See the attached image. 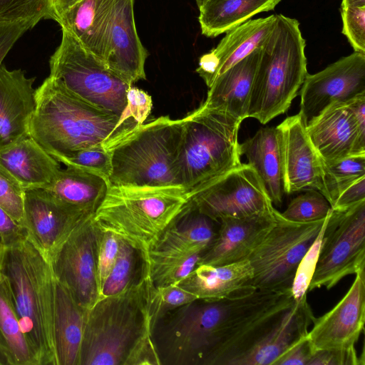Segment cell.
Here are the masks:
<instances>
[{"label":"cell","instance_id":"cell-1","mask_svg":"<svg viewBox=\"0 0 365 365\" xmlns=\"http://www.w3.org/2000/svg\"><path fill=\"white\" fill-rule=\"evenodd\" d=\"M153 287L144 261L136 282L87 310L79 365H160L152 340Z\"/></svg>","mask_w":365,"mask_h":365},{"label":"cell","instance_id":"cell-2","mask_svg":"<svg viewBox=\"0 0 365 365\" xmlns=\"http://www.w3.org/2000/svg\"><path fill=\"white\" fill-rule=\"evenodd\" d=\"M140 125L133 118L125 119L87 104L49 76L36 89L29 134L58 161L93 146L109 150Z\"/></svg>","mask_w":365,"mask_h":365},{"label":"cell","instance_id":"cell-3","mask_svg":"<svg viewBox=\"0 0 365 365\" xmlns=\"http://www.w3.org/2000/svg\"><path fill=\"white\" fill-rule=\"evenodd\" d=\"M244 289L214 302L196 299L167 312L152 327L160 365H205L220 340L261 300Z\"/></svg>","mask_w":365,"mask_h":365},{"label":"cell","instance_id":"cell-4","mask_svg":"<svg viewBox=\"0 0 365 365\" xmlns=\"http://www.w3.org/2000/svg\"><path fill=\"white\" fill-rule=\"evenodd\" d=\"M6 277L20 327L37 365H57L53 339L54 276L48 257L28 236L1 247Z\"/></svg>","mask_w":365,"mask_h":365},{"label":"cell","instance_id":"cell-5","mask_svg":"<svg viewBox=\"0 0 365 365\" xmlns=\"http://www.w3.org/2000/svg\"><path fill=\"white\" fill-rule=\"evenodd\" d=\"M182 133V119L145 120L109 149V186L183 189L178 171Z\"/></svg>","mask_w":365,"mask_h":365},{"label":"cell","instance_id":"cell-6","mask_svg":"<svg viewBox=\"0 0 365 365\" xmlns=\"http://www.w3.org/2000/svg\"><path fill=\"white\" fill-rule=\"evenodd\" d=\"M305 46L299 21L277 14L275 25L260 47L248 118L266 124L289 109L308 73Z\"/></svg>","mask_w":365,"mask_h":365},{"label":"cell","instance_id":"cell-7","mask_svg":"<svg viewBox=\"0 0 365 365\" xmlns=\"http://www.w3.org/2000/svg\"><path fill=\"white\" fill-rule=\"evenodd\" d=\"M181 188H137L109 186L93 220L145 257L188 202Z\"/></svg>","mask_w":365,"mask_h":365},{"label":"cell","instance_id":"cell-8","mask_svg":"<svg viewBox=\"0 0 365 365\" xmlns=\"http://www.w3.org/2000/svg\"><path fill=\"white\" fill-rule=\"evenodd\" d=\"M241 123L200 107L182 118L178 171L187 195L241 164L238 143Z\"/></svg>","mask_w":365,"mask_h":365},{"label":"cell","instance_id":"cell-9","mask_svg":"<svg viewBox=\"0 0 365 365\" xmlns=\"http://www.w3.org/2000/svg\"><path fill=\"white\" fill-rule=\"evenodd\" d=\"M61 30V43L49 60V76L81 101L122 117L133 86L111 72L70 33Z\"/></svg>","mask_w":365,"mask_h":365},{"label":"cell","instance_id":"cell-10","mask_svg":"<svg viewBox=\"0 0 365 365\" xmlns=\"http://www.w3.org/2000/svg\"><path fill=\"white\" fill-rule=\"evenodd\" d=\"M274 216V225L247 259L253 269L249 287L270 292L292 291L299 264L329 215L308 222L287 220L276 209Z\"/></svg>","mask_w":365,"mask_h":365},{"label":"cell","instance_id":"cell-11","mask_svg":"<svg viewBox=\"0 0 365 365\" xmlns=\"http://www.w3.org/2000/svg\"><path fill=\"white\" fill-rule=\"evenodd\" d=\"M365 268V200L330 211L308 292L330 289Z\"/></svg>","mask_w":365,"mask_h":365},{"label":"cell","instance_id":"cell-12","mask_svg":"<svg viewBox=\"0 0 365 365\" xmlns=\"http://www.w3.org/2000/svg\"><path fill=\"white\" fill-rule=\"evenodd\" d=\"M187 197L200 212L218 224L225 218L249 217L274 208L259 177L248 163L214 178Z\"/></svg>","mask_w":365,"mask_h":365},{"label":"cell","instance_id":"cell-13","mask_svg":"<svg viewBox=\"0 0 365 365\" xmlns=\"http://www.w3.org/2000/svg\"><path fill=\"white\" fill-rule=\"evenodd\" d=\"M93 216L79 224L49 258L54 277L86 311L99 298L96 267L103 231Z\"/></svg>","mask_w":365,"mask_h":365},{"label":"cell","instance_id":"cell-14","mask_svg":"<svg viewBox=\"0 0 365 365\" xmlns=\"http://www.w3.org/2000/svg\"><path fill=\"white\" fill-rule=\"evenodd\" d=\"M307 131L323 161L365 155V100L331 104L307 122Z\"/></svg>","mask_w":365,"mask_h":365},{"label":"cell","instance_id":"cell-15","mask_svg":"<svg viewBox=\"0 0 365 365\" xmlns=\"http://www.w3.org/2000/svg\"><path fill=\"white\" fill-rule=\"evenodd\" d=\"M300 111L307 121L334 103L365 94V53L355 52L324 69L307 73L299 89Z\"/></svg>","mask_w":365,"mask_h":365},{"label":"cell","instance_id":"cell-16","mask_svg":"<svg viewBox=\"0 0 365 365\" xmlns=\"http://www.w3.org/2000/svg\"><path fill=\"white\" fill-rule=\"evenodd\" d=\"M349 289L328 312L315 317L307 338L313 351L355 349L365 322V271L358 272Z\"/></svg>","mask_w":365,"mask_h":365},{"label":"cell","instance_id":"cell-17","mask_svg":"<svg viewBox=\"0 0 365 365\" xmlns=\"http://www.w3.org/2000/svg\"><path fill=\"white\" fill-rule=\"evenodd\" d=\"M93 215L61 201L46 189L25 190L24 225L48 259L76 227Z\"/></svg>","mask_w":365,"mask_h":365},{"label":"cell","instance_id":"cell-18","mask_svg":"<svg viewBox=\"0 0 365 365\" xmlns=\"http://www.w3.org/2000/svg\"><path fill=\"white\" fill-rule=\"evenodd\" d=\"M300 113L287 117L277 128L281 136L284 191L317 190L325 197L323 160L307 131Z\"/></svg>","mask_w":365,"mask_h":365},{"label":"cell","instance_id":"cell-19","mask_svg":"<svg viewBox=\"0 0 365 365\" xmlns=\"http://www.w3.org/2000/svg\"><path fill=\"white\" fill-rule=\"evenodd\" d=\"M148 56L136 30L134 0H114L104 65L133 86L146 78L145 63Z\"/></svg>","mask_w":365,"mask_h":365},{"label":"cell","instance_id":"cell-20","mask_svg":"<svg viewBox=\"0 0 365 365\" xmlns=\"http://www.w3.org/2000/svg\"><path fill=\"white\" fill-rule=\"evenodd\" d=\"M274 210L245 217L219 222V229L197 264L219 266L247 259L275 222Z\"/></svg>","mask_w":365,"mask_h":365},{"label":"cell","instance_id":"cell-21","mask_svg":"<svg viewBox=\"0 0 365 365\" xmlns=\"http://www.w3.org/2000/svg\"><path fill=\"white\" fill-rule=\"evenodd\" d=\"M277 14L250 19L226 32L215 48L202 55L196 72L208 88L217 76L260 48L272 31Z\"/></svg>","mask_w":365,"mask_h":365},{"label":"cell","instance_id":"cell-22","mask_svg":"<svg viewBox=\"0 0 365 365\" xmlns=\"http://www.w3.org/2000/svg\"><path fill=\"white\" fill-rule=\"evenodd\" d=\"M35 78L0 66V150L29 134L36 109Z\"/></svg>","mask_w":365,"mask_h":365},{"label":"cell","instance_id":"cell-23","mask_svg":"<svg viewBox=\"0 0 365 365\" xmlns=\"http://www.w3.org/2000/svg\"><path fill=\"white\" fill-rule=\"evenodd\" d=\"M314 317L307 294L294 300L274 322L240 365H273L286 351L307 336Z\"/></svg>","mask_w":365,"mask_h":365},{"label":"cell","instance_id":"cell-24","mask_svg":"<svg viewBox=\"0 0 365 365\" xmlns=\"http://www.w3.org/2000/svg\"><path fill=\"white\" fill-rule=\"evenodd\" d=\"M260 48L216 78L200 106L242 121L248 118L250 99Z\"/></svg>","mask_w":365,"mask_h":365},{"label":"cell","instance_id":"cell-25","mask_svg":"<svg viewBox=\"0 0 365 365\" xmlns=\"http://www.w3.org/2000/svg\"><path fill=\"white\" fill-rule=\"evenodd\" d=\"M114 0H81L56 21L88 52L103 63Z\"/></svg>","mask_w":365,"mask_h":365},{"label":"cell","instance_id":"cell-26","mask_svg":"<svg viewBox=\"0 0 365 365\" xmlns=\"http://www.w3.org/2000/svg\"><path fill=\"white\" fill-rule=\"evenodd\" d=\"M0 164L25 190L48 187L61 168L30 134L1 150Z\"/></svg>","mask_w":365,"mask_h":365},{"label":"cell","instance_id":"cell-27","mask_svg":"<svg viewBox=\"0 0 365 365\" xmlns=\"http://www.w3.org/2000/svg\"><path fill=\"white\" fill-rule=\"evenodd\" d=\"M253 269L248 259L219 266L197 264L178 284L197 299L214 302L250 288Z\"/></svg>","mask_w":365,"mask_h":365},{"label":"cell","instance_id":"cell-28","mask_svg":"<svg viewBox=\"0 0 365 365\" xmlns=\"http://www.w3.org/2000/svg\"><path fill=\"white\" fill-rule=\"evenodd\" d=\"M240 151L257 173L272 204L281 205L284 191L281 136L277 126L260 128L240 144Z\"/></svg>","mask_w":365,"mask_h":365},{"label":"cell","instance_id":"cell-29","mask_svg":"<svg viewBox=\"0 0 365 365\" xmlns=\"http://www.w3.org/2000/svg\"><path fill=\"white\" fill-rule=\"evenodd\" d=\"M86 312L54 277L53 328L57 365H79Z\"/></svg>","mask_w":365,"mask_h":365},{"label":"cell","instance_id":"cell-30","mask_svg":"<svg viewBox=\"0 0 365 365\" xmlns=\"http://www.w3.org/2000/svg\"><path fill=\"white\" fill-rule=\"evenodd\" d=\"M215 222L200 212L188 200L183 210L151 250L185 254L202 253L216 235Z\"/></svg>","mask_w":365,"mask_h":365},{"label":"cell","instance_id":"cell-31","mask_svg":"<svg viewBox=\"0 0 365 365\" xmlns=\"http://www.w3.org/2000/svg\"><path fill=\"white\" fill-rule=\"evenodd\" d=\"M108 187V181L101 176L66 166L65 169L60 168L52 183L43 189L70 205L94 214Z\"/></svg>","mask_w":365,"mask_h":365},{"label":"cell","instance_id":"cell-32","mask_svg":"<svg viewBox=\"0 0 365 365\" xmlns=\"http://www.w3.org/2000/svg\"><path fill=\"white\" fill-rule=\"evenodd\" d=\"M281 0H206L198 9L202 35L214 38L261 12L273 10Z\"/></svg>","mask_w":365,"mask_h":365},{"label":"cell","instance_id":"cell-33","mask_svg":"<svg viewBox=\"0 0 365 365\" xmlns=\"http://www.w3.org/2000/svg\"><path fill=\"white\" fill-rule=\"evenodd\" d=\"M0 336L11 365H37L21 331L6 277L0 269Z\"/></svg>","mask_w":365,"mask_h":365},{"label":"cell","instance_id":"cell-34","mask_svg":"<svg viewBox=\"0 0 365 365\" xmlns=\"http://www.w3.org/2000/svg\"><path fill=\"white\" fill-rule=\"evenodd\" d=\"M201 254L150 250L143 258L150 280L158 288L176 284L185 278L197 265Z\"/></svg>","mask_w":365,"mask_h":365},{"label":"cell","instance_id":"cell-35","mask_svg":"<svg viewBox=\"0 0 365 365\" xmlns=\"http://www.w3.org/2000/svg\"><path fill=\"white\" fill-rule=\"evenodd\" d=\"M143 270L144 259L141 252L120 238L117 259L98 299L115 294L136 282L142 277Z\"/></svg>","mask_w":365,"mask_h":365},{"label":"cell","instance_id":"cell-36","mask_svg":"<svg viewBox=\"0 0 365 365\" xmlns=\"http://www.w3.org/2000/svg\"><path fill=\"white\" fill-rule=\"evenodd\" d=\"M323 170L325 197L331 206L341 191L365 176V155L323 161Z\"/></svg>","mask_w":365,"mask_h":365},{"label":"cell","instance_id":"cell-37","mask_svg":"<svg viewBox=\"0 0 365 365\" xmlns=\"http://www.w3.org/2000/svg\"><path fill=\"white\" fill-rule=\"evenodd\" d=\"M331 210L330 203L322 194L317 190H307L294 197L280 213L287 220L308 222L325 218Z\"/></svg>","mask_w":365,"mask_h":365},{"label":"cell","instance_id":"cell-38","mask_svg":"<svg viewBox=\"0 0 365 365\" xmlns=\"http://www.w3.org/2000/svg\"><path fill=\"white\" fill-rule=\"evenodd\" d=\"M53 19L52 0H1L0 22Z\"/></svg>","mask_w":365,"mask_h":365},{"label":"cell","instance_id":"cell-39","mask_svg":"<svg viewBox=\"0 0 365 365\" xmlns=\"http://www.w3.org/2000/svg\"><path fill=\"white\" fill-rule=\"evenodd\" d=\"M58 162L66 166L100 175L108 182L111 173V158L109 150L103 146H93L74 151L61 158Z\"/></svg>","mask_w":365,"mask_h":365},{"label":"cell","instance_id":"cell-40","mask_svg":"<svg viewBox=\"0 0 365 365\" xmlns=\"http://www.w3.org/2000/svg\"><path fill=\"white\" fill-rule=\"evenodd\" d=\"M25 190L0 164V207L24 226Z\"/></svg>","mask_w":365,"mask_h":365},{"label":"cell","instance_id":"cell-41","mask_svg":"<svg viewBox=\"0 0 365 365\" xmlns=\"http://www.w3.org/2000/svg\"><path fill=\"white\" fill-rule=\"evenodd\" d=\"M197 299L190 292L178 284L153 287L150 299L152 327L155 321L168 311Z\"/></svg>","mask_w":365,"mask_h":365},{"label":"cell","instance_id":"cell-42","mask_svg":"<svg viewBox=\"0 0 365 365\" xmlns=\"http://www.w3.org/2000/svg\"><path fill=\"white\" fill-rule=\"evenodd\" d=\"M342 34L355 52L365 53V6L341 8Z\"/></svg>","mask_w":365,"mask_h":365},{"label":"cell","instance_id":"cell-43","mask_svg":"<svg viewBox=\"0 0 365 365\" xmlns=\"http://www.w3.org/2000/svg\"><path fill=\"white\" fill-rule=\"evenodd\" d=\"M328 218L317 239L302 258L297 268L292 287V293L294 299L296 300L301 299L308 292V287L317 264L322 238Z\"/></svg>","mask_w":365,"mask_h":365},{"label":"cell","instance_id":"cell-44","mask_svg":"<svg viewBox=\"0 0 365 365\" xmlns=\"http://www.w3.org/2000/svg\"><path fill=\"white\" fill-rule=\"evenodd\" d=\"M120 238L110 232L103 231L97 255L96 277L100 293L110 274L119 250Z\"/></svg>","mask_w":365,"mask_h":365},{"label":"cell","instance_id":"cell-45","mask_svg":"<svg viewBox=\"0 0 365 365\" xmlns=\"http://www.w3.org/2000/svg\"><path fill=\"white\" fill-rule=\"evenodd\" d=\"M35 26V23L31 20L0 22V66L19 38Z\"/></svg>","mask_w":365,"mask_h":365},{"label":"cell","instance_id":"cell-46","mask_svg":"<svg viewBox=\"0 0 365 365\" xmlns=\"http://www.w3.org/2000/svg\"><path fill=\"white\" fill-rule=\"evenodd\" d=\"M151 108V96L143 90L131 86L127 93L125 113L141 125L150 115Z\"/></svg>","mask_w":365,"mask_h":365},{"label":"cell","instance_id":"cell-47","mask_svg":"<svg viewBox=\"0 0 365 365\" xmlns=\"http://www.w3.org/2000/svg\"><path fill=\"white\" fill-rule=\"evenodd\" d=\"M355 349L346 351L317 350L313 352L308 365L362 364Z\"/></svg>","mask_w":365,"mask_h":365},{"label":"cell","instance_id":"cell-48","mask_svg":"<svg viewBox=\"0 0 365 365\" xmlns=\"http://www.w3.org/2000/svg\"><path fill=\"white\" fill-rule=\"evenodd\" d=\"M29 236L25 226L14 220L0 207V243L4 247L14 246Z\"/></svg>","mask_w":365,"mask_h":365},{"label":"cell","instance_id":"cell-49","mask_svg":"<svg viewBox=\"0 0 365 365\" xmlns=\"http://www.w3.org/2000/svg\"><path fill=\"white\" fill-rule=\"evenodd\" d=\"M363 200H365V176L341 191L332 204L331 209L344 210Z\"/></svg>","mask_w":365,"mask_h":365},{"label":"cell","instance_id":"cell-50","mask_svg":"<svg viewBox=\"0 0 365 365\" xmlns=\"http://www.w3.org/2000/svg\"><path fill=\"white\" fill-rule=\"evenodd\" d=\"M313 352L307 336L286 351L273 365H308Z\"/></svg>","mask_w":365,"mask_h":365},{"label":"cell","instance_id":"cell-51","mask_svg":"<svg viewBox=\"0 0 365 365\" xmlns=\"http://www.w3.org/2000/svg\"><path fill=\"white\" fill-rule=\"evenodd\" d=\"M81 0H52V11L53 20L56 21L58 16Z\"/></svg>","mask_w":365,"mask_h":365},{"label":"cell","instance_id":"cell-52","mask_svg":"<svg viewBox=\"0 0 365 365\" xmlns=\"http://www.w3.org/2000/svg\"><path fill=\"white\" fill-rule=\"evenodd\" d=\"M0 365H11L5 344L0 336Z\"/></svg>","mask_w":365,"mask_h":365},{"label":"cell","instance_id":"cell-53","mask_svg":"<svg viewBox=\"0 0 365 365\" xmlns=\"http://www.w3.org/2000/svg\"><path fill=\"white\" fill-rule=\"evenodd\" d=\"M347 6H365V0H342L341 8Z\"/></svg>","mask_w":365,"mask_h":365},{"label":"cell","instance_id":"cell-54","mask_svg":"<svg viewBox=\"0 0 365 365\" xmlns=\"http://www.w3.org/2000/svg\"><path fill=\"white\" fill-rule=\"evenodd\" d=\"M206 0H195L196 4L199 8Z\"/></svg>","mask_w":365,"mask_h":365},{"label":"cell","instance_id":"cell-55","mask_svg":"<svg viewBox=\"0 0 365 365\" xmlns=\"http://www.w3.org/2000/svg\"><path fill=\"white\" fill-rule=\"evenodd\" d=\"M1 247H2V246H1V245L0 243V252H1Z\"/></svg>","mask_w":365,"mask_h":365},{"label":"cell","instance_id":"cell-56","mask_svg":"<svg viewBox=\"0 0 365 365\" xmlns=\"http://www.w3.org/2000/svg\"><path fill=\"white\" fill-rule=\"evenodd\" d=\"M1 1V0H0Z\"/></svg>","mask_w":365,"mask_h":365}]
</instances>
